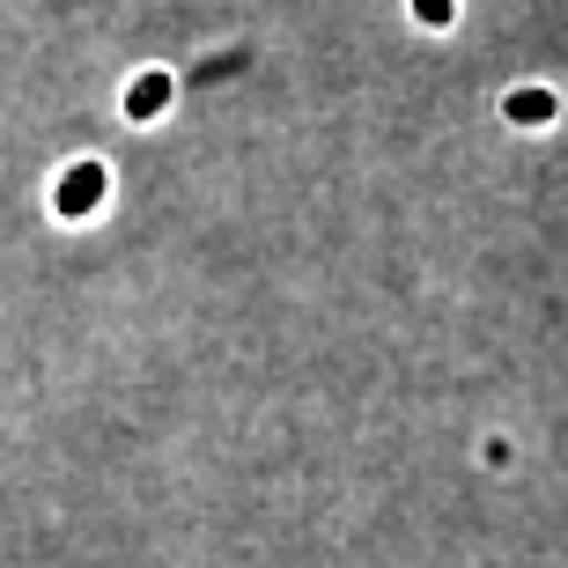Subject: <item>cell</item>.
Wrapping results in <instances>:
<instances>
[{
    "instance_id": "6da1fadb",
    "label": "cell",
    "mask_w": 568,
    "mask_h": 568,
    "mask_svg": "<svg viewBox=\"0 0 568 568\" xmlns=\"http://www.w3.org/2000/svg\"><path fill=\"white\" fill-rule=\"evenodd\" d=\"M163 97H170V89H163V74H148V82L133 89V111H155V104H163Z\"/></svg>"
},
{
    "instance_id": "7a4b0ae2",
    "label": "cell",
    "mask_w": 568,
    "mask_h": 568,
    "mask_svg": "<svg viewBox=\"0 0 568 568\" xmlns=\"http://www.w3.org/2000/svg\"><path fill=\"white\" fill-rule=\"evenodd\" d=\"M422 16H428V22H443V16H450V0H422Z\"/></svg>"
}]
</instances>
